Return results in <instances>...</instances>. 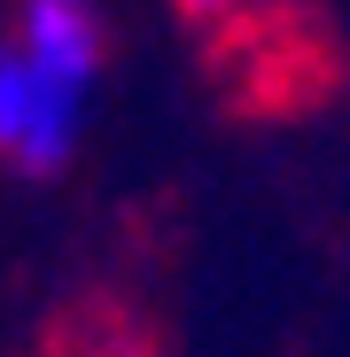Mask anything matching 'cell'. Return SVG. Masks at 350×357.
<instances>
[{
  "label": "cell",
  "instance_id": "obj_1",
  "mask_svg": "<svg viewBox=\"0 0 350 357\" xmlns=\"http://www.w3.org/2000/svg\"><path fill=\"white\" fill-rule=\"evenodd\" d=\"M24 63L47 70V78L86 86L94 78V16L78 0H31L24 8Z\"/></svg>",
  "mask_w": 350,
  "mask_h": 357
},
{
  "label": "cell",
  "instance_id": "obj_2",
  "mask_svg": "<svg viewBox=\"0 0 350 357\" xmlns=\"http://www.w3.org/2000/svg\"><path fill=\"white\" fill-rule=\"evenodd\" d=\"M24 116H31V78H24V54H0V148H24Z\"/></svg>",
  "mask_w": 350,
  "mask_h": 357
},
{
  "label": "cell",
  "instance_id": "obj_3",
  "mask_svg": "<svg viewBox=\"0 0 350 357\" xmlns=\"http://www.w3.org/2000/svg\"><path fill=\"white\" fill-rule=\"evenodd\" d=\"M187 16H203V24H226V16H242V8H257V0H180Z\"/></svg>",
  "mask_w": 350,
  "mask_h": 357
}]
</instances>
